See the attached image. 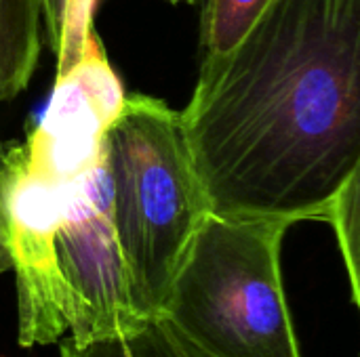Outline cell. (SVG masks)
<instances>
[{"mask_svg":"<svg viewBox=\"0 0 360 357\" xmlns=\"http://www.w3.org/2000/svg\"><path fill=\"white\" fill-rule=\"evenodd\" d=\"M181 116L215 215L327 221L360 158V0H272Z\"/></svg>","mask_w":360,"mask_h":357,"instance_id":"obj_1","label":"cell"},{"mask_svg":"<svg viewBox=\"0 0 360 357\" xmlns=\"http://www.w3.org/2000/svg\"><path fill=\"white\" fill-rule=\"evenodd\" d=\"M114 221L139 318L160 316L173 280L213 213L181 112L127 97L105 137Z\"/></svg>","mask_w":360,"mask_h":357,"instance_id":"obj_2","label":"cell"},{"mask_svg":"<svg viewBox=\"0 0 360 357\" xmlns=\"http://www.w3.org/2000/svg\"><path fill=\"white\" fill-rule=\"evenodd\" d=\"M291 225L211 213L160 316L211 357H302L281 276Z\"/></svg>","mask_w":360,"mask_h":357,"instance_id":"obj_3","label":"cell"},{"mask_svg":"<svg viewBox=\"0 0 360 357\" xmlns=\"http://www.w3.org/2000/svg\"><path fill=\"white\" fill-rule=\"evenodd\" d=\"M63 185L36 175L25 145L0 158V269H13L17 286L19 345L40 347L72 330V297L63 278L57 234Z\"/></svg>","mask_w":360,"mask_h":357,"instance_id":"obj_4","label":"cell"},{"mask_svg":"<svg viewBox=\"0 0 360 357\" xmlns=\"http://www.w3.org/2000/svg\"><path fill=\"white\" fill-rule=\"evenodd\" d=\"M57 255L72 297L68 337L89 341L143 320L135 314L131 299L105 147L95 164L63 185Z\"/></svg>","mask_w":360,"mask_h":357,"instance_id":"obj_5","label":"cell"},{"mask_svg":"<svg viewBox=\"0 0 360 357\" xmlns=\"http://www.w3.org/2000/svg\"><path fill=\"white\" fill-rule=\"evenodd\" d=\"M124 101V88L93 29L80 61L57 76L44 116L23 143L30 168L59 185L82 175L103 154Z\"/></svg>","mask_w":360,"mask_h":357,"instance_id":"obj_6","label":"cell"},{"mask_svg":"<svg viewBox=\"0 0 360 357\" xmlns=\"http://www.w3.org/2000/svg\"><path fill=\"white\" fill-rule=\"evenodd\" d=\"M59 357H211L190 343L167 318L154 316L135 322L133 326L89 339L76 341L65 337L59 341Z\"/></svg>","mask_w":360,"mask_h":357,"instance_id":"obj_7","label":"cell"},{"mask_svg":"<svg viewBox=\"0 0 360 357\" xmlns=\"http://www.w3.org/2000/svg\"><path fill=\"white\" fill-rule=\"evenodd\" d=\"M42 0H0V101L19 95L40 55Z\"/></svg>","mask_w":360,"mask_h":357,"instance_id":"obj_8","label":"cell"},{"mask_svg":"<svg viewBox=\"0 0 360 357\" xmlns=\"http://www.w3.org/2000/svg\"><path fill=\"white\" fill-rule=\"evenodd\" d=\"M272 0H207L200 6V61L228 55Z\"/></svg>","mask_w":360,"mask_h":357,"instance_id":"obj_9","label":"cell"},{"mask_svg":"<svg viewBox=\"0 0 360 357\" xmlns=\"http://www.w3.org/2000/svg\"><path fill=\"white\" fill-rule=\"evenodd\" d=\"M327 221L331 223L348 269L354 305L360 311V158L338 191Z\"/></svg>","mask_w":360,"mask_h":357,"instance_id":"obj_10","label":"cell"},{"mask_svg":"<svg viewBox=\"0 0 360 357\" xmlns=\"http://www.w3.org/2000/svg\"><path fill=\"white\" fill-rule=\"evenodd\" d=\"M93 8L95 0H65L61 44L57 50V76H63L80 61L93 32Z\"/></svg>","mask_w":360,"mask_h":357,"instance_id":"obj_11","label":"cell"},{"mask_svg":"<svg viewBox=\"0 0 360 357\" xmlns=\"http://www.w3.org/2000/svg\"><path fill=\"white\" fill-rule=\"evenodd\" d=\"M63 15H65V0H42V25L53 53H57L61 44Z\"/></svg>","mask_w":360,"mask_h":357,"instance_id":"obj_12","label":"cell"},{"mask_svg":"<svg viewBox=\"0 0 360 357\" xmlns=\"http://www.w3.org/2000/svg\"><path fill=\"white\" fill-rule=\"evenodd\" d=\"M169 2H173V4H179V2H192V4H196V0H169Z\"/></svg>","mask_w":360,"mask_h":357,"instance_id":"obj_13","label":"cell"},{"mask_svg":"<svg viewBox=\"0 0 360 357\" xmlns=\"http://www.w3.org/2000/svg\"><path fill=\"white\" fill-rule=\"evenodd\" d=\"M205 2H207V0H196V4H198V6H202Z\"/></svg>","mask_w":360,"mask_h":357,"instance_id":"obj_14","label":"cell"},{"mask_svg":"<svg viewBox=\"0 0 360 357\" xmlns=\"http://www.w3.org/2000/svg\"><path fill=\"white\" fill-rule=\"evenodd\" d=\"M2 151H4V147H2V145H0V158H2Z\"/></svg>","mask_w":360,"mask_h":357,"instance_id":"obj_15","label":"cell"}]
</instances>
